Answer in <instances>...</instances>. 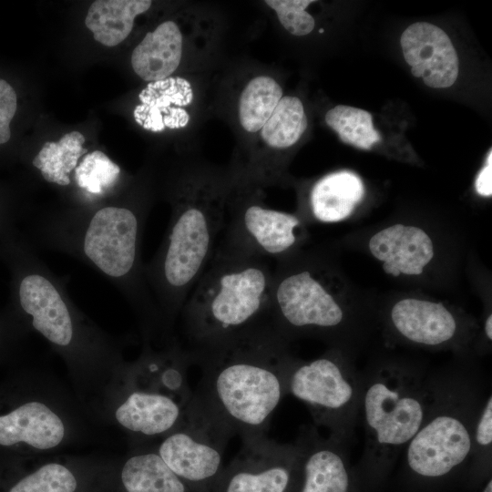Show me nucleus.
Returning <instances> with one entry per match:
<instances>
[{"mask_svg": "<svg viewBox=\"0 0 492 492\" xmlns=\"http://www.w3.org/2000/svg\"><path fill=\"white\" fill-rule=\"evenodd\" d=\"M188 350L202 373L194 394L209 412L241 439L265 435L294 359L268 318Z\"/></svg>", "mask_w": 492, "mask_h": 492, "instance_id": "f257e3e1", "label": "nucleus"}, {"mask_svg": "<svg viewBox=\"0 0 492 492\" xmlns=\"http://www.w3.org/2000/svg\"><path fill=\"white\" fill-rule=\"evenodd\" d=\"M231 175L203 167L185 169L169 192L171 214L144 274L159 322L170 328L210 263L224 225Z\"/></svg>", "mask_w": 492, "mask_h": 492, "instance_id": "f03ea898", "label": "nucleus"}, {"mask_svg": "<svg viewBox=\"0 0 492 492\" xmlns=\"http://www.w3.org/2000/svg\"><path fill=\"white\" fill-rule=\"evenodd\" d=\"M147 201L126 198L46 214L34 232L39 246L74 257L105 277L150 324L159 317L141 259Z\"/></svg>", "mask_w": 492, "mask_h": 492, "instance_id": "7ed1b4c3", "label": "nucleus"}, {"mask_svg": "<svg viewBox=\"0 0 492 492\" xmlns=\"http://www.w3.org/2000/svg\"><path fill=\"white\" fill-rule=\"evenodd\" d=\"M272 287L268 260L214 251L180 312L190 348L267 319Z\"/></svg>", "mask_w": 492, "mask_h": 492, "instance_id": "20e7f679", "label": "nucleus"}, {"mask_svg": "<svg viewBox=\"0 0 492 492\" xmlns=\"http://www.w3.org/2000/svg\"><path fill=\"white\" fill-rule=\"evenodd\" d=\"M431 401L432 377L415 369L384 364L362 376L363 460L370 469H387L405 451Z\"/></svg>", "mask_w": 492, "mask_h": 492, "instance_id": "39448f33", "label": "nucleus"}, {"mask_svg": "<svg viewBox=\"0 0 492 492\" xmlns=\"http://www.w3.org/2000/svg\"><path fill=\"white\" fill-rule=\"evenodd\" d=\"M481 395L467 376L432 377V401L425 418L405 449L415 475L439 478L469 459Z\"/></svg>", "mask_w": 492, "mask_h": 492, "instance_id": "423d86ee", "label": "nucleus"}, {"mask_svg": "<svg viewBox=\"0 0 492 492\" xmlns=\"http://www.w3.org/2000/svg\"><path fill=\"white\" fill-rule=\"evenodd\" d=\"M287 395L305 404L315 427L347 446L360 416L362 376L336 352L311 361L294 358L287 377Z\"/></svg>", "mask_w": 492, "mask_h": 492, "instance_id": "0eeeda50", "label": "nucleus"}, {"mask_svg": "<svg viewBox=\"0 0 492 492\" xmlns=\"http://www.w3.org/2000/svg\"><path fill=\"white\" fill-rule=\"evenodd\" d=\"M268 320L288 342L300 335H329L342 326L344 312L316 271L283 258L272 272Z\"/></svg>", "mask_w": 492, "mask_h": 492, "instance_id": "6e6552de", "label": "nucleus"}, {"mask_svg": "<svg viewBox=\"0 0 492 492\" xmlns=\"http://www.w3.org/2000/svg\"><path fill=\"white\" fill-rule=\"evenodd\" d=\"M232 436L194 394L157 453L192 492H210L224 468V451Z\"/></svg>", "mask_w": 492, "mask_h": 492, "instance_id": "1a4fd4ad", "label": "nucleus"}, {"mask_svg": "<svg viewBox=\"0 0 492 492\" xmlns=\"http://www.w3.org/2000/svg\"><path fill=\"white\" fill-rule=\"evenodd\" d=\"M229 197L215 251L277 261L292 252L300 238L298 216L267 207L255 189L236 188Z\"/></svg>", "mask_w": 492, "mask_h": 492, "instance_id": "9d476101", "label": "nucleus"}, {"mask_svg": "<svg viewBox=\"0 0 492 492\" xmlns=\"http://www.w3.org/2000/svg\"><path fill=\"white\" fill-rule=\"evenodd\" d=\"M18 252L15 292L21 312L48 342L69 350L77 343L80 319L65 282L32 251Z\"/></svg>", "mask_w": 492, "mask_h": 492, "instance_id": "9b49d317", "label": "nucleus"}, {"mask_svg": "<svg viewBox=\"0 0 492 492\" xmlns=\"http://www.w3.org/2000/svg\"><path fill=\"white\" fill-rule=\"evenodd\" d=\"M300 470L295 442L265 435L242 439L239 453L224 466L210 492H294Z\"/></svg>", "mask_w": 492, "mask_h": 492, "instance_id": "f8f14e48", "label": "nucleus"}, {"mask_svg": "<svg viewBox=\"0 0 492 492\" xmlns=\"http://www.w3.org/2000/svg\"><path fill=\"white\" fill-rule=\"evenodd\" d=\"M295 444L300 470L294 492H353L347 446L313 425L301 428Z\"/></svg>", "mask_w": 492, "mask_h": 492, "instance_id": "ddd939ff", "label": "nucleus"}, {"mask_svg": "<svg viewBox=\"0 0 492 492\" xmlns=\"http://www.w3.org/2000/svg\"><path fill=\"white\" fill-rule=\"evenodd\" d=\"M400 44L406 63L415 77L433 88L452 86L457 78V53L445 31L438 26L419 22L402 34Z\"/></svg>", "mask_w": 492, "mask_h": 492, "instance_id": "4468645a", "label": "nucleus"}, {"mask_svg": "<svg viewBox=\"0 0 492 492\" xmlns=\"http://www.w3.org/2000/svg\"><path fill=\"white\" fill-rule=\"evenodd\" d=\"M395 332L415 344L439 347L454 343L460 323L441 302L415 298L397 302L390 313Z\"/></svg>", "mask_w": 492, "mask_h": 492, "instance_id": "2eb2a0df", "label": "nucleus"}, {"mask_svg": "<svg viewBox=\"0 0 492 492\" xmlns=\"http://www.w3.org/2000/svg\"><path fill=\"white\" fill-rule=\"evenodd\" d=\"M194 97L190 82L179 77L149 82L138 95L133 115L144 129L160 132L185 128L190 116L186 109Z\"/></svg>", "mask_w": 492, "mask_h": 492, "instance_id": "dca6fc26", "label": "nucleus"}, {"mask_svg": "<svg viewBox=\"0 0 492 492\" xmlns=\"http://www.w3.org/2000/svg\"><path fill=\"white\" fill-rule=\"evenodd\" d=\"M369 250L383 261V269L395 277L401 273L419 275L434 257L431 238L422 229L401 223L389 226L372 236Z\"/></svg>", "mask_w": 492, "mask_h": 492, "instance_id": "f3484780", "label": "nucleus"}, {"mask_svg": "<svg viewBox=\"0 0 492 492\" xmlns=\"http://www.w3.org/2000/svg\"><path fill=\"white\" fill-rule=\"evenodd\" d=\"M64 435L62 420L40 402H27L0 415L3 446L25 443L36 449H50L62 441Z\"/></svg>", "mask_w": 492, "mask_h": 492, "instance_id": "a211bd4d", "label": "nucleus"}, {"mask_svg": "<svg viewBox=\"0 0 492 492\" xmlns=\"http://www.w3.org/2000/svg\"><path fill=\"white\" fill-rule=\"evenodd\" d=\"M184 36L180 26L166 20L148 32L131 54L134 72L144 81L168 78L180 65Z\"/></svg>", "mask_w": 492, "mask_h": 492, "instance_id": "6ab92c4d", "label": "nucleus"}, {"mask_svg": "<svg viewBox=\"0 0 492 492\" xmlns=\"http://www.w3.org/2000/svg\"><path fill=\"white\" fill-rule=\"evenodd\" d=\"M186 407L165 394L134 391L118 407L115 416L126 429L154 436L172 431Z\"/></svg>", "mask_w": 492, "mask_h": 492, "instance_id": "aec40b11", "label": "nucleus"}, {"mask_svg": "<svg viewBox=\"0 0 492 492\" xmlns=\"http://www.w3.org/2000/svg\"><path fill=\"white\" fill-rule=\"evenodd\" d=\"M365 189L354 172H332L318 179L310 192V210L322 222H338L347 219L364 198Z\"/></svg>", "mask_w": 492, "mask_h": 492, "instance_id": "412c9836", "label": "nucleus"}, {"mask_svg": "<svg viewBox=\"0 0 492 492\" xmlns=\"http://www.w3.org/2000/svg\"><path fill=\"white\" fill-rule=\"evenodd\" d=\"M151 5L150 0H97L87 10L85 25L96 41L116 46L129 36L135 18Z\"/></svg>", "mask_w": 492, "mask_h": 492, "instance_id": "4be33fe9", "label": "nucleus"}, {"mask_svg": "<svg viewBox=\"0 0 492 492\" xmlns=\"http://www.w3.org/2000/svg\"><path fill=\"white\" fill-rule=\"evenodd\" d=\"M308 126L307 117L301 99L293 96L281 98L275 109L257 134L267 149L259 185L265 184L270 150L286 149L295 145Z\"/></svg>", "mask_w": 492, "mask_h": 492, "instance_id": "5701e85b", "label": "nucleus"}, {"mask_svg": "<svg viewBox=\"0 0 492 492\" xmlns=\"http://www.w3.org/2000/svg\"><path fill=\"white\" fill-rule=\"evenodd\" d=\"M120 477L126 492H192L156 452L129 457L121 469Z\"/></svg>", "mask_w": 492, "mask_h": 492, "instance_id": "b1692460", "label": "nucleus"}, {"mask_svg": "<svg viewBox=\"0 0 492 492\" xmlns=\"http://www.w3.org/2000/svg\"><path fill=\"white\" fill-rule=\"evenodd\" d=\"M84 143L85 137L79 131L67 133L58 141L46 142L32 159V165L46 182L68 187L72 184L70 174L87 152Z\"/></svg>", "mask_w": 492, "mask_h": 492, "instance_id": "393cba45", "label": "nucleus"}, {"mask_svg": "<svg viewBox=\"0 0 492 492\" xmlns=\"http://www.w3.org/2000/svg\"><path fill=\"white\" fill-rule=\"evenodd\" d=\"M282 97V87L274 77L269 75L251 77L242 87L237 105L241 129L249 135H257Z\"/></svg>", "mask_w": 492, "mask_h": 492, "instance_id": "a878e982", "label": "nucleus"}, {"mask_svg": "<svg viewBox=\"0 0 492 492\" xmlns=\"http://www.w3.org/2000/svg\"><path fill=\"white\" fill-rule=\"evenodd\" d=\"M121 168L101 150H94L82 157L73 172L76 188L84 202L90 205L116 194L121 182Z\"/></svg>", "mask_w": 492, "mask_h": 492, "instance_id": "bb28decb", "label": "nucleus"}, {"mask_svg": "<svg viewBox=\"0 0 492 492\" xmlns=\"http://www.w3.org/2000/svg\"><path fill=\"white\" fill-rule=\"evenodd\" d=\"M325 122L343 142L362 149H370L381 140L379 132L374 128L372 115L361 108L335 106L326 112Z\"/></svg>", "mask_w": 492, "mask_h": 492, "instance_id": "cd10ccee", "label": "nucleus"}, {"mask_svg": "<svg viewBox=\"0 0 492 492\" xmlns=\"http://www.w3.org/2000/svg\"><path fill=\"white\" fill-rule=\"evenodd\" d=\"M77 479L65 466L51 463L27 475L9 492H75Z\"/></svg>", "mask_w": 492, "mask_h": 492, "instance_id": "c85d7f7f", "label": "nucleus"}, {"mask_svg": "<svg viewBox=\"0 0 492 492\" xmlns=\"http://www.w3.org/2000/svg\"><path fill=\"white\" fill-rule=\"evenodd\" d=\"M264 3L275 12L279 22L290 34L302 36L313 30L314 19L306 11L313 0H267Z\"/></svg>", "mask_w": 492, "mask_h": 492, "instance_id": "c756f323", "label": "nucleus"}, {"mask_svg": "<svg viewBox=\"0 0 492 492\" xmlns=\"http://www.w3.org/2000/svg\"><path fill=\"white\" fill-rule=\"evenodd\" d=\"M492 453V395L482 402L476 416L472 436L469 459L475 464H487Z\"/></svg>", "mask_w": 492, "mask_h": 492, "instance_id": "7c9ffc66", "label": "nucleus"}, {"mask_svg": "<svg viewBox=\"0 0 492 492\" xmlns=\"http://www.w3.org/2000/svg\"><path fill=\"white\" fill-rule=\"evenodd\" d=\"M18 97L14 87L0 77V146L11 138V123L17 112Z\"/></svg>", "mask_w": 492, "mask_h": 492, "instance_id": "2f4dec72", "label": "nucleus"}, {"mask_svg": "<svg viewBox=\"0 0 492 492\" xmlns=\"http://www.w3.org/2000/svg\"><path fill=\"white\" fill-rule=\"evenodd\" d=\"M475 189L477 192L484 197L492 195V151L490 150L485 167L478 173Z\"/></svg>", "mask_w": 492, "mask_h": 492, "instance_id": "473e14b6", "label": "nucleus"}, {"mask_svg": "<svg viewBox=\"0 0 492 492\" xmlns=\"http://www.w3.org/2000/svg\"><path fill=\"white\" fill-rule=\"evenodd\" d=\"M484 332H485V335L488 341H491L492 340V315L491 314H489L485 321Z\"/></svg>", "mask_w": 492, "mask_h": 492, "instance_id": "72a5a7b5", "label": "nucleus"}, {"mask_svg": "<svg viewBox=\"0 0 492 492\" xmlns=\"http://www.w3.org/2000/svg\"><path fill=\"white\" fill-rule=\"evenodd\" d=\"M482 492H492V481H491V479H489V481L487 483V485L484 487Z\"/></svg>", "mask_w": 492, "mask_h": 492, "instance_id": "f704fd0d", "label": "nucleus"}]
</instances>
